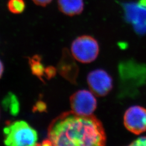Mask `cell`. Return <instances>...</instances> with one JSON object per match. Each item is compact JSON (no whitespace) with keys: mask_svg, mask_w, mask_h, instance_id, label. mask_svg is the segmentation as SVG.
Listing matches in <instances>:
<instances>
[{"mask_svg":"<svg viewBox=\"0 0 146 146\" xmlns=\"http://www.w3.org/2000/svg\"><path fill=\"white\" fill-rule=\"evenodd\" d=\"M106 136L102 123L93 115L64 112L50 123L43 145L104 146Z\"/></svg>","mask_w":146,"mask_h":146,"instance_id":"obj_1","label":"cell"},{"mask_svg":"<svg viewBox=\"0 0 146 146\" xmlns=\"http://www.w3.org/2000/svg\"><path fill=\"white\" fill-rule=\"evenodd\" d=\"M4 143L12 146L36 145L38 139L36 131L24 121H16L11 123L3 129Z\"/></svg>","mask_w":146,"mask_h":146,"instance_id":"obj_2","label":"cell"},{"mask_svg":"<svg viewBox=\"0 0 146 146\" xmlns=\"http://www.w3.org/2000/svg\"><path fill=\"white\" fill-rule=\"evenodd\" d=\"M71 51L73 57L82 63L92 62L98 57L99 46L93 37L83 35L76 38L72 44Z\"/></svg>","mask_w":146,"mask_h":146,"instance_id":"obj_3","label":"cell"},{"mask_svg":"<svg viewBox=\"0 0 146 146\" xmlns=\"http://www.w3.org/2000/svg\"><path fill=\"white\" fill-rule=\"evenodd\" d=\"M72 111L82 116L93 114L97 107V101L94 94L87 90H80L70 98Z\"/></svg>","mask_w":146,"mask_h":146,"instance_id":"obj_4","label":"cell"},{"mask_svg":"<svg viewBox=\"0 0 146 146\" xmlns=\"http://www.w3.org/2000/svg\"><path fill=\"white\" fill-rule=\"evenodd\" d=\"M123 123L131 133L140 135L146 131V109L140 106H133L125 111Z\"/></svg>","mask_w":146,"mask_h":146,"instance_id":"obj_5","label":"cell"},{"mask_svg":"<svg viewBox=\"0 0 146 146\" xmlns=\"http://www.w3.org/2000/svg\"><path fill=\"white\" fill-rule=\"evenodd\" d=\"M87 82L92 93L99 96H104L113 88V80L104 70L95 69L89 73Z\"/></svg>","mask_w":146,"mask_h":146,"instance_id":"obj_6","label":"cell"},{"mask_svg":"<svg viewBox=\"0 0 146 146\" xmlns=\"http://www.w3.org/2000/svg\"><path fill=\"white\" fill-rule=\"evenodd\" d=\"M59 10L67 15L73 16L81 14L84 10L83 0H58Z\"/></svg>","mask_w":146,"mask_h":146,"instance_id":"obj_7","label":"cell"},{"mask_svg":"<svg viewBox=\"0 0 146 146\" xmlns=\"http://www.w3.org/2000/svg\"><path fill=\"white\" fill-rule=\"evenodd\" d=\"M3 105L5 110L9 111L12 115H16L20 110L19 102L15 95L8 94L3 101Z\"/></svg>","mask_w":146,"mask_h":146,"instance_id":"obj_8","label":"cell"},{"mask_svg":"<svg viewBox=\"0 0 146 146\" xmlns=\"http://www.w3.org/2000/svg\"><path fill=\"white\" fill-rule=\"evenodd\" d=\"M29 61L32 73L38 78H41L43 75L44 69L41 62L40 58L38 56H34L29 58Z\"/></svg>","mask_w":146,"mask_h":146,"instance_id":"obj_9","label":"cell"},{"mask_svg":"<svg viewBox=\"0 0 146 146\" xmlns=\"http://www.w3.org/2000/svg\"><path fill=\"white\" fill-rule=\"evenodd\" d=\"M8 9L14 14H20L23 13L26 8L24 0H9L7 3Z\"/></svg>","mask_w":146,"mask_h":146,"instance_id":"obj_10","label":"cell"},{"mask_svg":"<svg viewBox=\"0 0 146 146\" xmlns=\"http://www.w3.org/2000/svg\"><path fill=\"white\" fill-rule=\"evenodd\" d=\"M130 146H146V136L139 137L135 141L131 142Z\"/></svg>","mask_w":146,"mask_h":146,"instance_id":"obj_11","label":"cell"},{"mask_svg":"<svg viewBox=\"0 0 146 146\" xmlns=\"http://www.w3.org/2000/svg\"><path fill=\"white\" fill-rule=\"evenodd\" d=\"M32 1L36 5L42 6V7L46 6L52 1V0H32Z\"/></svg>","mask_w":146,"mask_h":146,"instance_id":"obj_12","label":"cell"},{"mask_svg":"<svg viewBox=\"0 0 146 146\" xmlns=\"http://www.w3.org/2000/svg\"><path fill=\"white\" fill-rule=\"evenodd\" d=\"M3 71H4V66L2 61L0 60V78H1L2 76Z\"/></svg>","mask_w":146,"mask_h":146,"instance_id":"obj_13","label":"cell"}]
</instances>
